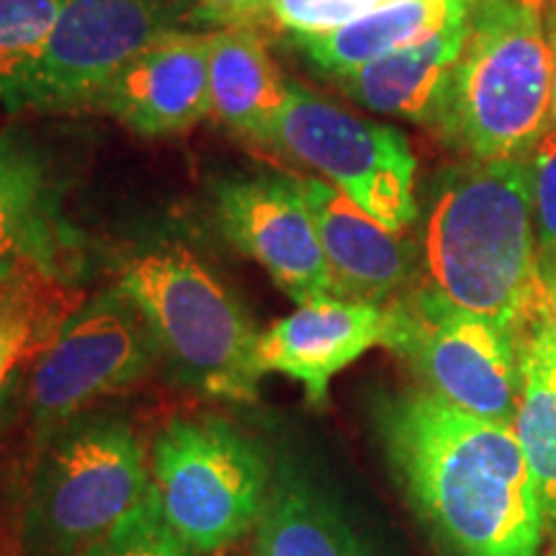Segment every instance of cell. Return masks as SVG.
Masks as SVG:
<instances>
[{
    "label": "cell",
    "instance_id": "e0dca14e",
    "mask_svg": "<svg viewBox=\"0 0 556 556\" xmlns=\"http://www.w3.org/2000/svg\"><path fill=\"white\" fill-rule=\"evenodd\" d=\"M467 29L469 16L417 45L340 75L336 83L358 106L435 127Z\"/></svg>",
    "mask_w": 556,
    "mask_h": 556
},
{
    "label": "cell",
    "instance_id": "ba28073f",
    "mask_svg": "<svg viewBox=\"0 0 556 556\" xmlns=\"http://www.w3.org/2000/svg\"><path fill=\"white\" fill-rule=\"evenodd\" d=\"M201 26L193 0H62L26 90V111L93 106L137 54L173 31Z\"/></svg>",
    "mask_w": 556,
    "mask_h": 556
},
{
    "label": "cell",
    "instance_id": "3957f363",
    "mask_svg": "<svg viewBox=\"0 0 556 556\" xmlns=\"http://www.w3.org/2000/svg\"><path fill=\"white\" fill-rule=\"evenodd\" d=\"M554 62L541 0H475L435 131L469 160H523L552 127Z\"/></svg>",
    "mask_w": 556,
    "mask_h": 556
},
{
    "label": "cell",
    "instance_id": "603a6c76",
    "mask_svg": "<svg viewBox=\"0 0 556 556\" xmlns=\"http://www.w3.org/2000/svg\"><path fill=\"white\" fill-rule=\"evenodd\" d=\"M536 268L544 294L556 291V129L548 127L528 152Z\"/></svg>",
    "mask_w": 556,
    "mask_h": 556
},
{
    "label": "cell",
    "instance_id": "4fadbf2b",
    "mask_svg": "<svg viewBox=\"0 0 556 556\" xmlns=\"http://www.w3.org/2000/svg\"><path fill=\"white\" fill-rule=\"evenodd\" d=\"M289 178L315 222L332 296L384 307L415 287L420 248L405 232H392L328 180Z\"/></svg>",
    "mask_w": 556,
    "mask_h": 556
},
{
    "label": "cell",
    "instance_id": "d4e9b609",
    "mask_svg": "<svg viewBox=\"0 0 556 556\" xmlns=\"http://www.w3.org/2000/svg\"><path fill=\"white\" fill-rule=\"evenodd\" d=\"M83 556H201L173 536L152 510L150 497L135 518Z\"/></svg>",
    "mask_w": 556,
    "mask_h": 556
},
{
    "label": "cell",
    "instance_id": "5bb4252c",
    "mask_svg": "<svg viewBox=\"0 0 556 556\" xmlns=\"http://www.w3.org/2000/svg\"><path fill=\"white\" fill-rule=\"evenodd\" d=\"M389 338V304L381 307L323 294L261 332L258 366L263 374H283L299 381L312 405L323 407L332 377L371 348H387Z\"/></svg>",
    "mask_w": 556,
    "mask_h": 556
},
{
    "label": "cell",
    "instance_id": "f1b7e54d",
    "mask_svg": "<svg viewBox=\"0 0 556 556\" xmlns=\"http://www.w3.org/2000/svg\"><path fill=\"white\" fill-rule=\"evenodd\" d=\"M552 536V544H548V556H556V531L548 533Z\"/></svg>",
    "mask_w": 556,
    "mask_h": 556
},
{
    "label": "cell",
    "instance_id": "8992f818",
    "mask_svg": "<svg viewBox=\"0 0 556 556\" xmlns=\"http://www.w3.org/2000/svg\"><path fill=\"white\" fill-rule=\"evenodd\" d=\"M268 454L222 417H176L150 456V505L201 556H217L253 531L266 505Z\"/></svg>",
    "mask_w": 556,
    "mask_h": 556
},
{
    "label": "cell",
    "instance_id": "ac0fdd59",
    "mask_svg": "<svg viewBox=\"0 0 556 556\" xmlns=\"http://www.w3.org/2000/svg\"><path fill=\"white\" fill-rule=\"evenodd\" d=\"M471 5L475 0H394L338 29L289 37L312 67L336 80L467 18Z\"/></svg>",
    "mask_w": 556,
    "mask_h": 556
},
{
    "label": "cell",
    "instance_id": "44dd1931",
    "mask_svg": "<svg viewBox=\"0 0 556 556\" xmlns=\"http://www.w3.org/2000/svg\"><path fill=\"white\" fill-rule=\"evenodd\" d=\"M83 304V291L62 278L26 270L0 278V389L18 366L52 343Z\"/></svg>",
    "mask_w": 556,
    "mask_h": 556
},
{
    "label": "cell",
    "instance_id": "9c48e42d",
    "mask_svg": "<svg viewBox=\"0 0 556 556\" xmlns=\"http://www.w3.org/2000/svg\"><path fill=\"white\" fill-rule=\"evenodd\" d=\"M157 356L148 317L119 283L83 302L31 364L29 415L39 438L142 381Z\"/></svg>",
    "mask_w": 556,
    "mask_h": 556
},
{
    "label": "cell",
    "instance_id": "9a60e30c",
    "mask_svg": "<svg viewBox=\"0 0 556 556\" xmlns=\"http://www.w3.org/2000/svg\"><path fill=\"white\" fill-rule=\"evenodd\" d=\"M212 31H173L111 78L93 109L142 137L184 135L208 116Z\"/></svg>",
    "mask_w": 556,
    "mask_h": 556
},
{
    "label": "cell",
    "instance_id": "ffe728a7",
    "mask_svg": "<svg viewBox=\"0 0 556 556\" xmlns=\"http://www.w3.org/2000/svg\"><path fill=\"white\" fill-rule=\"evenodd\" d=\"M516 340L520 397L513 430L536 482L546 533H552L556 531V356L533 319Z\"/></svg>",
    "mask_w": 556,
    "mask_h": 556
},
{
    "label": "cell",
    "instance_id": "d6986e66",
    "mask_svg": "<svg viewBox=\"0 0 556 556\" xmlns=\"http://www.w3.org/2000/svg\"><path fill=\"white\" fill-rule=\"evenodd\" d=\"M255 556H368L366 548L312 479L283 464L270 479L255 523Z\"/></svg>",
    "mask_w": 556,
    "mask_h": 556
},
{
    "label": "cell",
    "instance_id": "7c38bea8",
    "mask_svg": "<svg viewBox=\"0 0 556 556\" xmlns=\"http://www.w3.org/2000/svg\"><path fill=\"white\" fill-rule=\"evenodd\" d=\"M222 235L261 263L296 304L330 294L328 263L307 204L289 176H240L217 184Z\"/></svg>",
    "mask_w": 556,
    "mask_h": 556
},
{
    "label": "cell",
    "instance_id": "52a82bcc",
    "mask_svg": "<svg viewBox=\"0 0 556 556\" xmlns=\"http://www.w3.org/2000/svg\"><path fill=\"white\" fill-rule=\"evenodd\" d=\"M397 353L422 379V389L484 420L513 426L520 397L518 340L497 325L448 304L415 283L389 302Z\"/></svg>",
    "mask_w": 556,
    "mask_h": 556
},
{
    "label": "cell",
    "instance_id": "484cf974",
    "mask_svg": "<svg viewBox=\"0 0 556 556\" xmlns=\"http://www.w3.org/2000/svg\"><path fill=\"white\" fill-rule=\"evenodd\" d=\"M204 26H253L268 18V0H193Z\"/></svg>",
    "mask_w": 556,
    "mask_h": 556
},
{
    "label": "cell",
    "instance_id": "8fae6325",
    "mask_svg": "<svg viewBox=\"0 0 556 556\" xmlns=\"http://www.w3.org/2000/svg\"><path fill=\"white\" fill-rule=\"evenodd\" d=\"M54 152L24 127L0 131V278L26 270L75 283L83 240L65 214Z\"/></svg>",
    "mask_w": 556,
    "mask_h": 556
},
{
    "label": "cell",
    "instance_id": "277c9868",
    "mask_svg": "<svg viewBox=\"0 0 556 556\" xmlns=\"http://www.w3.org/2000/svg\"><path fill=\"white\" fill-rule=\"evenodd\" d=\"M150 497L148 451L122 415L80 413L41 438L24 513V556H83Z\"/></svg>",
    "mask_w": 556,
    "mask_h": 556
},
{
    "label": "cell",
    "instance_id": "4316f807",
    "mask_svg": "<svg viewBox=\"0 0 556 556\" xmlns=\"http://www.w3.org/2000/svg\"><path fill=\"white\" fill-rule=\"evenodd\" d=\"M531 319L539 325L541 332H544L548 345H552V351L556 356V291H552V294H544V299L539 302V307L533 309Z\"/></svg>",
    "mask_w": 556,
    "mask_h": 556
},
{
    "label": "cell",
    "instance_id": "7a4b0ae2",
    "mask_svg": "<svg viewBox=\"0 0 556 556\" xmlns=\"http://www.w3.org/2000/svg\"><path fill=\"white\" fill-rule=\"evenodd\" d=\"M417 248L420 287L518 338L544 299L526 157L438 173Z\"/></svg>",
    "mask_w": 556,
    "mask_h": 556
},
{
    "label": "cell",
    "instance_id": "30bf717a",
    "mask_svg": "<svg viewBox=\"0 0 556 556\" xmlns=\"http://www.w3.org/2000/svg\"><path fill=\"white\" fill-rule=\"evenodd\" d=\"M276 148L323 173L392 232L420 217L415 197V155L397 127L366 122L315 90L289 80V101Z\"/></svg>",
    "mask_w": 556,
    "mask_h": 556
},
{
    "label": "cell",
    "instance_id": "5b68a950",
    "mask_svg": "<svg viewBox=\"0 0 556 556\" xmlns=\"http://www.w3.org/2000/svg\"><path fill=\"white\" fill-rule=\"evenodd\" d=\"M119 287L148 317L184 384L212 400H258L261 332L197 253L184 245L142 250L124 263Z\"/></svg>",
    "mask_w": 556,
    "mask_h": 556
},
{
    "label": "cell",
    "instance_id": "2e32d148",
    "mask_svg": "<svg viewBox=\"0 0 556 556\" xmlns=\"http://www.w3.org/2000/svg\"><path fill=\"white\" fill-rule=\"evenodd\" d=\"M289 80L253 26H225L208 45V116L258 144H276Z\"/></svg>",
    "mask_w": 556,
    "mask_h": 556
},
{
    "label": "cell",
    "instance_id": "cb8c5ba5",
    "mask_svg": "<svg viewBox=\"0 0 556 556\" xmlns=\"http://www.w3.org/2000/svg\"><path fill=\"white\" fill-rule=\"evenodd\" d=\"M394 0H268V18L289 34H317L351 24Z\"/></svg>",
    "mask_w": 556,
    "mask_h": 556
},
{
    "label": "cell",
    "instance_id": "7402d4cb",
    "mask_svg": "<svg viewBox=\"0 0 556 556\" xmlns=\"http://www.w3.org/2000/svg\"><path fill=\"white\" fill-rule=\"evenodd\" d=\"M62 0H0V106L26 111L34 67Z\"/></svg>",
    "mask_w": 556,
    "mask_h": 556
},
{
    "label": "cell",
    "instance_id": "6da1fadb",
    "mask_svg": "<svg viewBox=\"0 0 556 556\" xmlns=\"http://www.w3.org/2000/svg\"><path fill=\"white\" fill-rule=\"evenodd\" d=\"M392 477L446 556H539L546 523L507 422L469 415L428 389L374 409Z\"/></svg>",
    "mask_w": 556,
    "mask_h": 556
},
{
    "label": "cell",
    "instance_id": "83f0119b",
    "mask_svg": "<svg viewBox=\"0 0 556 556\" xmlns=\"http://www.w3.org/2000/svg\"><path fill=\"white\" fill-rule=\"evenodd\" d=\"M548 45H552V62H554V86H552V127L556 129V0H552V9L544 13Z\"/></svg>",
    "mask_w": 556,
    "mask_h": 556
}]
</instances>
